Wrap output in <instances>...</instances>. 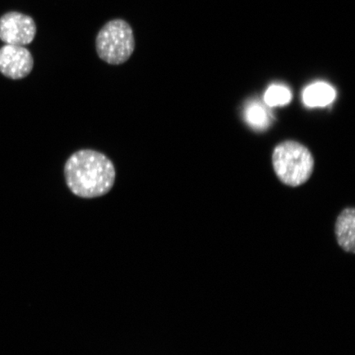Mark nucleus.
Here are the masks:
<instances>
[{
  "instance_id": "2",
  "label": "nucleus",
  "mask_w": 355,
  "mask_h": 355,
  "mask_svg": "<svg viewBox=\"0 0 355 355\" xmlns=\"http://www.w3.org/2000/svg\"><path fill=\"white\" fill-rule=\"evenodd\" d=\"M272 164L275 173L284 184L298 187L312 175L314 159L305 146L295 141H286L274 149Z\"/></svg>"
},
{
  "instance_id": "4",
  "label": "nucleus",
  "mask_w": 355,
  "mask_h": 355,
  "mask_svg": "<svg viewBox=\"0 0 355 355\" xmlns=\"http://www.w3.org/2000/svg\"><path fill=\"white\" fill-rule=\"evenodd\" d=\"M37 25L33 17L10 12L0 17V40L6 44L25 46L33 42Z\"/></svg>"
},
{
  "instance_id": "7",
  "label": "nucleus",
  "mask_w": 355,
  "mask_h": 355,
  "mask_svg": "<svg viewBox=\"0 0 355 355\" xmlns=\"http://www.w3.org/2000/svg\"><path fill=\"white\" fill-rule=\"evenodd\" d=\"M336 97V91L329 84L318 82L305 89L304 103L309 107H322L331 103Z\"/></svg>"
},
{
  "instance_id": "3",
  "label": "nucleus",
  "mask_w": 355,
  "mask_h": 355,
  "mask_svg": "<svg viewBox=\"0 0 355 355\" xmlns=\"http://www.w3.org/2000/svg\"><path fill=\"white\" fill-rule=\"evenodd\" d=\"M97 55L106 63L119 65L130 60L135 49L132 29L122 19L111 20L96 37Z\"/></svg>"
},
{
  "instance_id": "6",
  "label": "nucleus",
  "mask_w": 355,
  "mask_h": 355,
  "mask_svg": "<svg viewBox=\"0 0 355 355\" xmlns=\"http://www.w3.org/2000/svg\"><path fill=\"white\" fill-rule=\"evenodd\" d=\"M337 242L347 252L355 251V210L353 207L345 208L337 217L336 222Z\"/></svg>"
},
{
  "instance_id": "8",
  "label": "nucleus",
  "mask_w": 355,
  "mask_h": 355,
  "mask_svg": "<svg viewBox=\"0 0 355 355\" xmlns=\"http://www.w3.org/2000/svg\"><path fill=\"white\" fill-rule=\"evenodd\" d=\"M244 119L254 130L263 131L272 123V114L259 102H250L244 109Z\"/></svg>"
},
{
  "instance_id": "9",
  "label": "nucleus",
  "mask_w": 355,
  "mask_h": 355,
  "mask_svg": "<svg viewBox=\"0 0 355 355\" xmlns=\"http://www.w3.org/2000/svg\"><path fill=\"white\" fill-rule=\"evenodd\" d=\"M291 99V91L286 87L279 85L270 87L264 96L265 103L269 106L287 105Z\"/></svg>"
},
{
  "instance_id": "5",
  "label": "nucleus",
  "mask_w": 355,
  "mask_h": 355,
  "mask_svg": "<svg viewBox=\"0 0 355 355\" xmlns=\"http://www.w3.org/2000/svg\"><path fill=\"white\" fill-rule=\"evenodd\" d=\"M34 60L24 46L6 44L0 48V73L4 76L19 80L32 73Z\"/></svg>"
},
{
  "instance_id": "1",
  "label": "nucleus",
  "mask_w": 355,
  "mask_h": 355,
  "mask_svg": "<svg viewBox=\"0 0 355 355\" xmlns=\"http://www.w3.org/2000/svg\"><path fill=\"white\" fill-rule=\"evenodd\" d=\"M67 186L76 196L94 198L104 196L113 188L116 172L112 162L103 153L83 149L66 162Z\"/></svg>"
}]
</instances>
